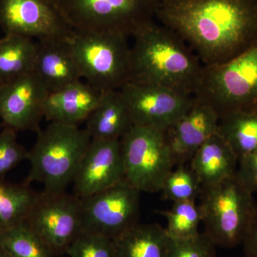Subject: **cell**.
<instances>
[{
  "label": "cell",
  "mask_w": 257,
  "mask_h": 257,
  "mask_svg": "<svg viewBox=\"0 0 257 257\" xmlns=\"http://www.w3.org/2000/svg\"><path fill=\"white\" fill-rule=\"evenodd\" d=\"M156 19L182 37L203 65L224 63L257 40V0H163Z\"/></svg>",
  "instance_id": "1"
},
{
  "label": "cell",
  "mask_w": 257,
  "mask_h": 257,
  "mask_svg": "<svg viewBox=\"0 0 257 257\" xmlns=\"http://www.w3.org/2000/svg\"><path fill=\"white\" fill-rule=\"evenodd\" d=\"M133 37L130 82L194 96L204 65L182 37L155 20Z\"/></svg>",
  "instance_id": "2"
},
{
  "label": "cell",
  "mask_w": 257,
  "mask_h": 257,
  "mask_svg": "<svg viewBox=\"0 0 257 257\" xmlns=\"http://www.w3.org/2000/svg\"><path fill=\"white\" fill-rule=\"evenodd\" d=\"M37 133L36 143L28 154L31 169L26 183L42 184L43 192H66L73 183L92 139L85 128L57 122Z\"/></svg>",
  "instance_id": "3"
},
{
  "label": "cell",
  "mask_w": 257,
  "mask_h": 257,
  "mask_svg": "<svg viewBox=\"0 0 257 257\" xmlns=\"http://www.w3.org/2000/svg\"><path fill=\"white\" fill-rule=\"evenodd\" d=\"M199 197L204 234L216 246L231 248L242 243L257 207L252 193L237 176L202 186Z\"/></svg>",
  "instance_id": "4"
},
{
  "label": "cell",
  "mask_w": 257,
  "mask_h": 257,
  "mask_svg": "<svg viewBox=\"0 0 257 257\" xmlns=\"http://www.w3.org/2000/svg\"><path fill=\"white\" fill-rule=\"evenodd\" d=\"M194 97L209 104L219 118L257 109V40L224 63L203 66Z\"/></svg>",
  "instance_id": "5"
},
{
  "label": "cell",
  "mask_w": 257,
  "mask_h": 257,
  "mask_svg": "<svg viewBox=\"0 0 257 257\" xmlns=\"http://www.w3.org/2000/svg\"><path fill=\"white\" fill-rule=\"evenodd\" d=\"M160 0H59L57 8L75 31L133 37L156 19Z\"/></svg>",
  "instance_id": "6"
},
{
  "label": "cell",
  "mask_w": 257,
  "mask_h": 257,
  "mask_svg": "<svg viewBox=\"0 0 257 257\" xmlns=\"http://www.w3.org/2000/svg\"><path fill=\"white\" fill-rule=\"evenodd\" d=\"M82 78L102 92L119 90L130 79L128 37L73 30L69 39Z\"/></svg>",
  "instance_id": "7"
},
{
  "label": "cell",
  "mask_w": 257,
  "mask_h": 257,
  "mask_svg": "<svg viewBox=\"0 0 257 257\" xmlns=\"http://www.w3.org/2000/svg\"><path fill=\"white\" fill-rule=\"evenodd\" d=\"M124 180L141 192H158L175 165L165 132L134 125L120 140Z\"/></svg>",
  "instance_id": "8"
},
{
  "label": "cell",
  "mask_w": 257,
  "mask_h": 257,
  "mask_svg": "<svg viewBox=\"0 0 257 257\" xmlns=\"http://www.w3.org/2000/svg\"><path fill=\"white\" fill-rule=\"evenodd\" d=\"M141 192L126 181L82 200V231L115 239L139 224Z\"/></svg>",
  "instance_id": "9"
},
{
  "label": "cell",
  "mask_w": 257,
  "mask_h": 257,
  "mask_svg": "<svg viewBox=\"0 0 257 257\" xmlns=\"http://www.w3.org/2000/svg\"><path fill=\"white\" fill-rule=\"evenodd\" d=\"M26 221L55 256L64 254L82 231V200L66 192H42Z\"/></svg>",
  "instance_id": "10"
},
{
  "label": "cell",
  "mask_w": 257,
  "mask_h": 257,
  "mask_svg": "<svg viewBox=\"0 0 257 257\" xmlns=\"http://www.w3.org/2000/svg\"><path fill=\"white\" fill-rule=\"evenodd\" d=\"M134 125L166 131L192 105L195 97L169 88L128 82L121 89Z\"/></svg>",
  "instance_id": "11"
},
{
  "label": "cell",
  "mask_w": 257,
  "mask_h": 257,
  "mask_svg": "<svg viewBox=\"0 0 257 257\" xmlns=\"http://www.w3.org/2000/svg\"><path fill=\"white\" fill-rule=\"evenodd\" d=\"M0 28L38 40H67L73 32L50 0H0Z\"/></svg>",
  "instance_id": "12"
},
{
  "label": "cell",
  "mask_w": 257,
  "mask_h": 257,
  "mask_svg": "<svg viewBox=\"0 0 257 257\" xmlns=\"http://www.w3.org/2000/svg\"><path fill=\"white\" fill-rule=\"evenodd\" d=\"M48 94L34 72L0 84V119L5 127L37 133Z\"/></svg>",
  "instance_id": "13"
},
{
  "label": "cell",
  "mask_w": 257,
  "mask_h": 257,
  "mask_svg": "<svg viewBox=\"0 0 257 257\" xmlns=\"http://www.w3.org/2000/svg\"><path fill=\"white\" fill-rule=\"evenodd\" d=\"M123 180L120 140L92 139L74 179V195L85 199Z\"/></svg>",
  "instance_id": "14"
},
{
  "label": "cell",
  "mask_w": 257,
  "mask_h": 257,
  "mask_svg": "<svg viewBox=\"0 0 257 257\" xmlns=\"http://www.w3.org/2000/svg\"><path fill=\"white\" fill-rule=\"evenodd\" d=\"M219 116L207 103L195 97L191 107L166 130L175 165H186L196 152L218 133Z\"/></svg>",
  "instance_id": "15"
},
{
  "label": "cell",
  "mask_w": 257,
  "mask_h": 257,
  "mask_svg": "<svg viewBox=\"0 0 257 257\" xmlns=\"http://www.w3.org/2000/svg\"><path fill=\"white\" fill-rule=\"evenodd\" d=\"M69 39L37 42L33 72L49 93L82 80Z\"/></svg>",
  "instance_id": "16"
},
{
  "label": "cell",
  "mask_w": 257,
  "mask_h": 257,
  "mask_svg": "<svg viewBox=\"0 0 257 257\" xmlns=\"http://www.w3.org/2000/svg\"><path fill=\"white\" fill-rule=\"evenodd\" d=\"M103 93L82 80L50 92L44 104V117L51 122L77 126L87 120Z\"/></svg>",
  "instance_id": "17"
},
{
  "label": "cell",
  "mask_w": 257,
  "mask_h": 257,
  "mask_svg": "<svg viewBox=\"0 0 257 257\" xmlns=\"http://www.w3.org/2000/svg\"><path fill=\"white\" fill-rule=\"evenodd\" d=\"M239 159L219 133L196 152L189 167L202 186L211 185L236 175Z\"/></svg>",
  "instance_id": "18"
},
{
  "label": "cell",
  "mask_w": 257,
  "mask_h": 257,
  "mask_svg": "<svg viewBox=\"0 0 257 257\" xmlns=\"http://www.w3.org/2000/svg\"><path fill=\"white\" fill-rule=\"evenodd\" d=\"M91 139L120 140L134 126L131 115L121 91L103 93L99 104L87 120Z\"/></svg>",
  "instance_id": "19"
},
{
  "label": "cell",
  "mask_w": 257,
  "mask_h": 257,
  "mask_svg": "<svg viewBox=\"0 0 257 257\" xmlns=\"http://www.w3.org/2000/svg\"><path fill=\"white\" fill-rule=\"evenodd\" d=\"M168 240L161 225L138 224L114 239L116 257H164Z\"/></svg>",
  "instance_id": "20"
},
{
  "label": "cell",
  "mask_w": 257,
  "mask_h": 257,
  "mask_svg": "<svg viewBox=\"0 0 257 257\" xmlns=\"http://www.w3.org/2000/svg\"><path fill=\"white\" fill-rule=\"evenodd\" d=\"M36 53L31 37L10 34L0 39V84L33 72Z\"/></svg>",
  "instance_id": "21"
},
{
  "label": "cell",
  "mask_w": 257,
  "mask_h": 257,
  "mask_svg": "<svg viewBox=\"0 0 257 257\" xmlns=\"http://www.w3.org/2000/svg\"><path fill=\"white\" fill-rule=\"evenodd\" d=\"M218 133L238 159L253 151L257 147V109L221 116Z\"/></svg>",
  "instance_id": "22"
},
{
  "label": "cell",
  "mask_w": 257,
  "mask_h": 257,
  "mask_svg": "<svg viewBox=\"0 0 257 257\" xmlns=\"http://www.w3.org/2000/svg\"><path fill=\"white\" fill-rule=\"evenodd\" d=\"M38 197L28 184L0 181V234L26 221Z\"/></svg>",
  "instance_id": "23"
},
{
  "label": "cell",
  "mask_w": 257,
  "mask_h": 257,
  "mask_svg": "<svg viewBox=\"0 0 257 257\" xmlns=\"http://www.w3.org/2000/svg\"><path fill=\"white\" fill-rule=\"evenodd\" d=\"M0 245L12 257L56 256L27 221L2 232Z\"/></svg>",
  "instance_id": "24"
},
{
  "label": "cell",
  "mask_w": 257,
  "mask_h": 257,
  "mask_svg": "<svg viewBox=\"0 0 257 257\" xmlns=\"http://www.w3.org/2000/svg\"><path fill=\"white\" fill-rule=\"evenodd\" d=\"M157 213L167 219L165 230L172 239H187L200 233L199 226L202 223V216L196 201L174 202L170 209Z\"/></svg>",
  "instance_id": "25"
},
{
  "label": "cell",
  "mask_w": 257,
  "mask_h": 257,
  "mask_svg": "<svg viewBox=\"0 0 257 257\" xmlns=\"http://www.w3.org/2000/svg\"><path fill=\"white\" fill-rule=\"evenodd\" d=\"M201 190L202 184L197 175L190 167L182 165L169 174L161 192L164 199L174 203L196 201Z\"/></svg>",
  "instance_id": "26"
},
{
  "label": "cell",
  "mask_w": 257,
  "mask_h": 257,
  "mask_svg": "<svg viewBox=\"0 0 257 257\" xmlns=\"http://www.w3.org/2000/svg\"><path fill=\"white\" fill-rule=\"evenodd\" d=\"M69 257H116L114 239L94 233L82 231L69 245Z\"/></svg>",
  "instance_id": "27"
},
{
  "label": "cell",
  "mask_w": 257,
  "mask_h": 257,
  "mask_svg": "<svg viewBox=\"0 0 257 257\" xmlns=\"http://www.w3.org/2000/svg\"><path fill=\"white\" fill-rule=\"evenodd\" d=\"M216 246L203 233L187 239H172L164 257H216Z\"/></svg>",
  "instance_id": "28"
},
{
  "label": "cell",
  "mask_w": 257,
  "mask_h": 257,
  "mask_svg": "<svg viewBox=\"0 0 257 257\" xmlns=\"http://www.w3.org/2000/svg\"><path fill=\"white\" fill-rule=\"evenodd\" d=\"M29 152L19 143L17 132L5 127L0 133V181L24 160H28Z\"/></svg>",
  "instance_id": "29"
},
{
  "label": "cell",
  "mask_w": 257,
  "mask_h": 257,
  "mask_svg": "<svg viewBox=\"0 0 257 257\" xmlns=\"http://www.w3.org/2000/svg\"><path fill=\"white\" fill-rule=\"evenodd\" d=\"M239 168L236 175L240 182L249 191L257 192V147L239 159Z\"/></svg>",
  "instance_id": "30"
},
{
  "label": "cell",
  "mask_w": 257,
  "mask_h": 257,
  "mask_svg": "<svg viewBox=\"0 0 257 257\" xmlns=\"http://www.w3.org/2000/svg\"><path fill=\"white\" fill-rule=\"evenodd\" d=\"M242 244L246 257H257V209L248 226Z\"/></svg>",
  "instance_id": "31"
},
{
  "label": "cell",
  "mask_w": 257,
  "mask_h": 257,
  "mask_svg": "<svg viewBox=\"0 0 257 257\" xmlns=\"http://www.w3.org/2000/svg\"><path fill=\"white\" fill-rule=\"evenodd\" d=\"M0 257H12L9 253L5 251L4 248L0 245Z\"/></svg>",
  "instance_id": "32"
},
{
  "label": "cell",
  "mask_w": 257,
  "mask_h": 257,
  "mask_svg": "<svg viewBox=\"0 0 257 257\" xmlns=\"http://www.w3.org/2000/svg\"><path fill=\"white\" fill-rule=\"evenodd\" d=\"M51 2H52V3H54L57 6V3H58L59 0H50Z\"/></svg>",
  "instance_id": "33"
},
{
  "label": "cell",
  "mask_w": 257,
  "mask_h": 257,
  "mask_svg": "<svg viewBox=\"0 0 257 257\" xmlns=\"http://www.w3.org/2000/svg\"><path fill=\"white\" fill-rule=\"evenodd\" d=\"M160 2L163 1V0H160Z\"/></svg>",
  "instance_id": "34"
}]
</instances>
